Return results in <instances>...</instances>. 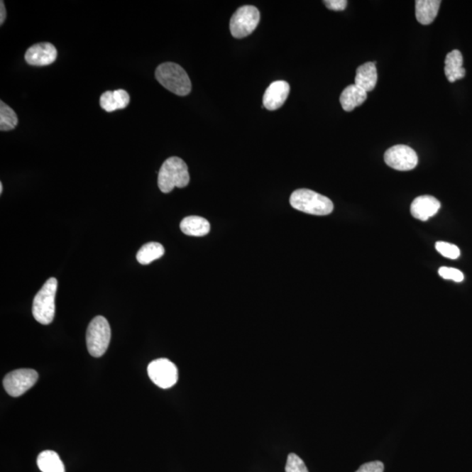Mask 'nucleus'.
Wrapping results in <instances>:
<instances>
[{
    "label": "nucleus",
    "instance_id": "24",
    "mask_svg": "<svg viewBox=\"0 0 472 472\" xmlns=\"http://www.w3.org/2000/svg\"><path fill=\"white\" fill-rule=\"evenodd\" d=\"M438 273L444 279H447V280H452L456 282H461L463 281V274L458 269H454V268L449 267H441Z\"/></svg>",
    "mask_w": 472,
    "mask_h": 472
},
{
    "label": "nucleus",
    "instance_id": "19",
    "mask_svg": "<svg viewBox=\"0 0 472 472\" xmlns=\"http://www.w3.org/2000/svg\"><path fill=\"white\" fill-rule=\"evenodd\" d=\"M37 466L43 472H65V466L55 451H45L38 456Z\"/></svg>",
    "mask_w": 472,
    "mask_h": 472
},
{
    "label": "nucleus",
    "instance_id": "14",
    "mask_svg": "<svg viewBox=\"0 0 472 472\" xmlns=\"http://www.w3.org/2000/svg\"><path fill=\"white\" fill-rule=\"evenodd\" d=\"M130 94L124 89H118L116 92H107L101 94L100 105L101 109L108 112H113L116 109L126 108L130 104Z\"/></svg>",
    "mask_w": 472,
    "mask_h": 472
},
{
    "label": "nucleus",
    "instance_id": "22",
    "mask_svg": "<svg viewBox=\"0 0 472 472\" xmlns=\"http://www.w3.org/2000/svg\"><path fill=\"white\" fill-rule=\"evenodd\" d=\"M436 249L444 258L449 259H458L460 256V249L454 244L445 243V241H437Z\"/></svg>",
    "mask_w": 472,
    "mask_h": 472
},
{
    "label": "nucleus",
    "instance_id": "2",
    "mask_svg": "<svg viewBox=\"0 0 472 472\" xmlns=\"http://www.w3.org/2000/svg\"><path fill=\"white\" fill-rule=\"evenodd\" d=\"M156 79L169 92L177 96H187L192 90V83L182 67L173 62H165L156 70Z\"/></svg>",
    "mask_w": 472,
    "mask_h": 472
},
{
    "label": "nucleus",
    "instance_id": "7",
    "mask_svg": "<svg viewBox=\"0 0 472 472\" xmlns=\"http://www.w3.org/2000/svg\"><path fill=\"white\" fill-rule=\"evenodd\" d=\"M38 378H39V375L35 370L17 369L4 378L3 385L7 394L13 397H18L35 386Z\"/></svg>",
    "mask_w": 472,
    "mask_h": 472
},
{
    "label": "nucleus",
    "instance_id": "16",
    "mask_svg": "<svg viewBox=\"0 0 472 472\" xmlns=\"http://www.w3.org/2000/svg\"><path fill=\"white\" fill-rule=\"evenodd\" d=\"M439 0H417L415 1V16L419 23L429 25L435 21L439 11Z\"/></svg>",
    "mask_w": 472,
    "mask_h": 472
},
{
    "label": "nucleus",
    "instance_id": "3",
    "mask_svg": "<svg viewBox=\"0 0 472 472\" xmlns=\"http://www.w3.org/2000/svg\"><path fill=\"white\" fill-rule=\"evenodd\" d=\"M290 203L293 209L313 215L330 214L334 209L329 198L309 189H298L293 192Z\"/></svg>",
    "mask_w": 472,
    "mask_h": 472
},
{
    "label": "nucleus",
    "instance_id": "28",
    "mask_svg": "<svg viewBox=\"0 0 472 472\" xmlns=\"http://www.w3.org/2000/svg\"><path fill=\"white\" fill-rule=\"evenodd\" d=\"M3 192V184L0 183V194H1Z\"/></svg>",
    "mask_w": 472,
    "mask_h": 472
},
{
    "label": "nucleus",
    "instance_id": "12",
    "mask_svg": "<svg viewBox=\"0 0 472 472\" xmlns=\"http://www.w3.org/2000/svg\"><path fill=\"white\" fill-rule=\"evenodd\" d=\"M440 207L441 203L437 199L430 195H422L414 199L411 204L410 212L417 220L426 221L434 216Z\"/></svg>",
    "mask_w": 472,
    "mask_h": 472
},
{
    "label": "nucleus",
    "instance_id": "4",
    "mask_svg": "<svg viewBox=\"0 0 472 472\" xmlns=\"http://www.w3.org/2000/svg\"><path fill=\"white\" fill-rule=\"evenodd\" d=\"M58 282L55 278H49L33 300V315L37 322L49 324L55 319V295Z\"/></svg>",
    "mask_w": 472,
    "mask_h": 472
},
{
    "label": "nucleus",
    "instance_id": "23",
    "mask_svg": "<svg viewBox=\"0 0 472 472\" xmlns=\"http://www.w3.org/2000/svg\"><path fill=\"white\" fill-rule=\"evenodd\" d=\"M286 472H309L307 466L300 456L294 453H290L287 459L285 466Z\"/></svg>",
    "mask_w": 472,
    "mask_h": 472
},
{
    "label": "nucleus",
    "instance_id": "18",
    "mask_svg": "<svg viewBox=\"0 0 472 472\" xmlns=\"http://www.w3.org/2000/svg\"><path fill=\"white\" fill-rule=\"evenodd\" d=\"M180 229L189 236H204L210 232V224L205 218L188 216L181 221Z\"/></svg>",
    "mask_w": 472,
    "mask_h": 472
},
{
    "label": "nucleus",
    "instance_id": "26",
    "mask_svg": "<svg viewBox=\"0 0 472 472\" xmlns=\"http://www.w3.org/2000/svg\"><path fill=\"white\" fill-rule=\"evenodd\" d=\"M324 3L328 9L332 11H344L347 6L346 0H326Z\"/></svg>",
    "mask_w": 472,
    "mask_h": 472
},
{
    "label": "nucleus",
    "instance_id": "9",
    "mask_svg": "<svg viewBox=\"0 0 472 472\" xmlns=\"http://www.w3.org/2000/svg\"><path fill=\"white\" fill-rule=\"evenodd\" d=\"M384 160L391 168L397 171H410L418 164L417 153L411 147L397 145L391 147L384 155Z\"/></svg>",
    "mask_w": 472,
    "mask_h": 472
},
{
    "label": "nucleus",
    "instance_id": "5",
    "mask_svg": "<svg viewBox=\"0 0 472 472\" xmlns=\"http://www.w3.org/2000/svg\"><path fill=\"white\" fill-rule=\"evenodd\" d=\"M111 326L104 317L97 316L93 319L87 329L86 342L92 356L99 358L106 353L111 342Z\"/></svg>",
    "mask_w": 472,
    "mask_h": 472
},
{
    "label": "nucleus",
    "instance_id": "25",
    "mask_svg": "<svg viewBox=\"0 0 472 472\" xmlns=\"http://www.w3.org/2000/svg\"><path fill=\"white\" fill-rule=\"evenodd\" d=\"M356 472H384V464L380 461H373L363 464Z\"/></svg>",
    "mask_w": 472,
    "mask_h": 472
},
{
    "label": "nucleus",
    "instance_id": "6",
    "mask_svg": "<svg viewBox=\"0 0 472 472\" xmlns=\"http://www.w3.org/2000/svg\"><path fill=\"white\" fill-rule=\"evenodd\" d=\"M259 21L260 13L256 6H241L230 20V32L236 39H243L255 31Z\"/></svg>",
    "mask_w": 472,
    "mask_h": 472
},
{
    "label": "nucleus",
    "instance_id": "11",
    "mask_svg": "<svg viewBox=\"0 0 472 472\" xmlns=\"http://www.w3.org/2000/svg\"><path fill=\"white\" fill-rule=\"evenodd\" d=\"M290 89L289 83L285 81L272 82L263 94V106L269 111L281 108L289 96Z\"/></svg>",
    "mask_w": 472,
    "mask_h": 472
},
{
    "label": "nucleus",
    "instance_id": "17",
    "mask_svg": "<svg viewBox=\"0 0 472 472\" xmlns=\"http://www.w3.org/2000/svg\"><path fill=\"white\" fill-rule=\"evenodd\" d=\"M445 75L449 82H454L466 77L463 67V55L459 50H453L445 58Z\"/></svg>",
    "mask_w": 472,
    "mask_h": 472
},
{
    "label": "nucleus",
    "instance_id": "10",
    "mask_svg": "<svg viewBox=\"0 0 472 472\" xmlns=\"http://www.w3.org/2000/svg\"><path fill=\"white\" fill-rule=\"evenodd\" d=\"M57 50L54 45L48 43L33 45L25 55L26 62L32 66H48L55 62Z\"/></svg>",
    "mask_w": 472,
    "mask_h": 472
},
{
    "label": "nucleus",
    "instance_id": "1",
    "mask_svg": "<svg viewBox=\"0 0 472 472\" xmlns=\"http://www.w3.org/2000/svg\"><path fill=\"white\" fill-rule=\"evenodd\" d=\"M189 182H190V175L187 165L180 158H168L158 172V187L164 194H169L175 187H186Z\"/></svg>",
    "mask_w": 472,
    "mask_h": 472
},
{
    "label": "nucleus",
    "instance_id": "27",
    "mask_svg": "<svg viewBox=\"0 0 472 472\" xmlns=\"http://www.w3.org/2000/svg\"><path fill=\"white\" fill-rule=\"evenodd\" d=\"M6 18V10L5 4L4 1L0 2V24H3L5 22Z\"/></svg>",
    "mask_w": 472,
    "mask_h": 472
},
{
    "label": "nucleus",
    "instance_id": "15",
    "mask_svg": "<svg viewBox=\"0 0 472 472\" xmlns=\"http://www.w3.org/2000/svg\"><path fill=\"white\" fill-rule=\"evenodd\" d=\"M366 97H368V93L361 89L360 87L353 84L347 86L343 90L339 101H341L344 111L350 112L361 106L366 101Z\"/></svg>",
    "mask_w": 472,
    "mask_h": 472
},
{
    "label": "nucleus",
    "instance_id": "21",
    "mask_svg": "<svg viewBox=\"0 0 472 472\" xmlns=\"http://www.w3.org/2000/svg\"><path fill=\"white\" fill-rule=\"evenodd\" d=\"M18 116L13 109L1 101L0 103V130L9 131L18 126Z\"/></svg>",
    "mask_w": 472,
    "mask_h": 472
},
{
    "label": "nucleus",
    "instance_id": "8",
    "mask_svg": "<svg viewBox=\"0 0 472 472\" xmlns=\"http://www.w3.org/2000/svg\"><path fill=\"white\" fill-rule=\"evenodd\" d=\"M147 372L153 383L163 390L175 386L179 380L177 366L168 358H161L150 362Z\"/></svg>",
    "mask_w": 472,
    "mask_h": 472
},
{
    "label": "nucleus",
    "instance_id": "20",
    "mask_svg": "<svg viewBox=\"0 0 472 472\" xmlns=\"http://www.w3.org/2000/svg\"><path fill=\"white\" fill-rule=\"evenodd\" d=\"M165 254L163 245L158 243H148L139 249L137 254L138 262L143 265H148L153 260L162 258Z\"/></svg>",
    "mask_w": 472,
    "mask_h": 472
},
{
    "label": "nucleus",
    "instance_id": "13",
    "mask_svg": "<svg viewBox=\"0 0 472 472\" xmlns=\"http://www.w3.org/2000/svg\"><path fill=\"white\" fill-rule=\"evenodd\" d=\"M375 62H366L358 67L354 84L360 87L366 93L375 88L378 81Z\"/></svg>",
    "mask_w": 472,
    "mask_h": 472
}]
</instances>
